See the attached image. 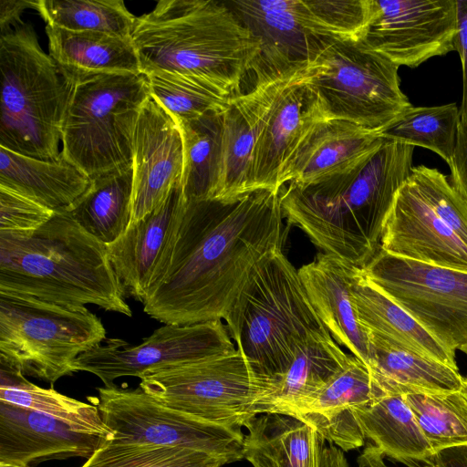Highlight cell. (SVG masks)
<instances>
[{
	"instance_id": "38",
	"label": "cell",
	"mask_w": 467,
	"mask_h": 467,
	"mask_svg": "<svg viewBox=\"0 0 467 467\" xmlns=\"http://www.w3.org/2000/svg\"><path fill=\"white\" fill-rule=\"evenodd\" d=\"M146 75L150 97L176 123L211 112H223L227 107L229 98L222 97L192 78L169 72Z\"/></svg>"
},
{
	"instance_id": "21",
	"label": "cell",
	"mask_w": 467,
	"mask_h": 467,
	"mask_svg": "<svg viewBox=\"0 0 467 467\" xmlns=\"http://www.w3.org/2000/svg\"><path fill=\"white\" fill-rule=\"evenodd\" d=\"M109 443L53 417L0 402V465L30 467L47 460L88 459Z\"/></svg>"
},
{
	"instance_id": "11",
	"label": "cell",
	"mask_w": 467,
	"mask_h": 467,
	"mask_svg": "<svg viewBox=\"0 0 467 467\" xmlns=\"http://www.w3.org/2000/svg\"><path fill=\"white\" fill-rule=\"evenodd\" d=\"M398 70L360 39H339L313 62L308 85L326 120L381 132L412 106Z\"/></svg>"
},
{
	"instance_id": "28",
	"label": "cell",
	"mask_w": 467,
	"mask_h": 467,
	"mask_svg": "<svg viewBox=\"0 0 467 467\" xmlns=\"http://www.w3.org/2000/svg\"><path fill=\"white\" fill-rule=\"evenodd\" d=\"M357 318L364 329L383 336L419 355L457 369L455 352L438 342L400 306L357 268L349 282Z\"/></svg>"
},
{
	"instance_id": "40",
	"label": "cell",
	"mask_w": 467,
	"mask_h": 467,
	"mask_svg": "<svg viewBox=\"0 0 467 467\" xmlns=\"http://www.w3.org/2000/svg\"><path fill=\"white\" fill-rule=\"evenodd\" d=\"M55 211L8 188L0 186V233L32 234L47 223Z\"/></svg>"
},
{
	"instance_id": "32",
	"label": "cell",
	"mask_w": 467,
	"mask_h": 467,
	"mask_svg": "<svg viewBox=\"0 0 467 467\" xmlns=\"http://www.w3.org/2000/svg\"><path fill=\"white\" fill-rule=\"evenodd\" d=\"M132 166L99 175L65 211L88 234L109 245L128 229L132 217Z\"/></svg>"
},
{
	"instance_id": "41",
	"label": "cell",
	"mask_w": 467,
	"mask_h": 467,
	"mask_svg": "<svg viewBox=\"0 0 467 467\" xmlns=\"http://www.w3.org/2000/svg\"><path fill=\"white\" fill-rule=\"evenodd\" d=\"M449 167L451 185L467 202V121L459 122L453 156Z\"/></svg>"
},
{
	"instance_id": "12",
	"label": "cell",
	"mask_w": 467,
	"mask_h": 467,
	"mask_svg": "<svg viewBox=\"0 0 467 467\" xmlns=\"http://www.w3.org/2000/svg\"><path fill=\"white\" fill-rule=\"evenodd\" d=\"M140 388L162 405L211 423L241 429L254 417L264 384L240 348L151 370Z\"/></svg>"
},
{
	"instance_id": "44",
	"label": "cell",
	"mask_w": 467,
	"mask_h": 467,
	"mask_svg": "<svg viewBox=\"0 0 467 467\" xmlns=\"http://www.w3.org/2000/svg\"><path fill=\"white\" fill-rule=\"evenodd\" d=\"M428 467H467V445L448 448L435 453Z\"/></svg>"
},
{
	"instance_id": "10",
	"label": "cell",
	"mask_w": 467,
	"mask_h": 467,
	"mask_svg": "<svg viewBox=\"0 0 467 467\" xmlns=\"http://www.w3.org/2000/svg\"><path fill=\"white\" fill-rule=\"evenodd\" d=\"M380 249L467 272V202L442 172L412 167L386 220Z\"/></svg>"
},
{
	"instance_id": "2",
	"label": "cell",
	"mask_w": 467,
	"mask_h": 467,
	"mask_svg": "<svg viewBox=\"0 0 467 467\" xmlns=\"http://www.w3.org/2000/svg\"><path fill=\"white\" fill-rule=\"evenodd\" d=\"M414 146L384 139L350 170L280 192L283 214L325 254L363 269L378 254L395 197L410 176Z\"/></svg>"
},
{
	"instance_id": "13",
	"label": "cell",
	"mask_w": 467,
	"mask_h": 467,
	"mask_svg": "<svg viewBox=\"0 0 467 467\" xmlns=\"http://www.w3.org/2000/svg\"><path fill=\"white\" fill-rule=\"evenodd\" d=\"M91 398L105 424L113 431V443L188 448L231 463L244 459L241 429L222 426L170 409L140 388L98 389Z\"/></svg>"
},
{
	"instance_id": "42",
	"label": "cell",
	"mask_w": 467,
	"mask_h": 467,
	"mask_svg": "<svg viewBox=\"0 0 467 467\" xmlns=\"http://www.w3.org/2000/svg\"><path fill=\"white\" fill-rule=\"evenodd\" d=\"M456 28L454 40L455 51L458 52L462 70V98L460 106V120L467 121V0H455Z\"/></svg>"
},
{
	"instance_id": "31",
	"label": "cell",
	"mask_w": 467,
	"mask_h": 467,
	"mask_svg": "<svg viewBox=\"0 0 467 467\" xmlns=\"http://www.w3.org/2000/svg\"><path fill=\"white\" fill-rule=\"evenodd\" d=\"M48 54L72 73H142L131 38L46 26Z\"/></svg>"
},
{
	"instance_id": "3",
	"label": "cell",
	"mask_w": 467,
	"mask_h": 467,
	"mask_svg": "<svg viewBox=\"0 0 467 467\" xmlns=\"http://www.w3.org/2000/svg\"><path fill=\"white\" fill-rule=\"evenodd\" d=\"M131 41L142 73L192 78L227 99L240 93L261 51L225 2L215 0L159 1L136 17Z\"/></svg>"
},
{
	"instance_id": "39",
	"label": "cell",
	"mask_w": 467,
	"mask_h": 467,
	"mask_svg": "<svg viewBox=\"0 0 467 467\" xmlns=\"http://www.w3.org/2000/svg\"><path fill=\"white\" fill-rule=\"evenodd\" d=\"M225 461L181 447L109 443L81 467H223Z\"/></svg>"
},
{
	"instance_id": "34",
	"label": "cell",
	"mask_w": 467,
	"mask_h": 467,
	"mask_svg": "<svg viewBox=\"0 0 467 467\" xmlns=\"http://www.w3.org/2000/svg\"><path fill=\"white\" fill-rule=\"evenodd\" d=\"M183 144L184 200L213 198L221 165L222 112L177 123Z\"/></svg>"
},
{
	"instance_id": "5",
	"label": "cell",
	"mask_w": 467,
	"mask_h": 467,
	"mask_svg": "<svg viewBox=\"0 0 467 467\" xmlns=\"http://www.w3.org/2000/svg\"><path fill=\"white\" fill-rule=\"evenodd\" d=\"M224 320L235 347L263 381L262 394L285 372L299 343L327 332L283 251L258 265Z\"/></svg>"
},
{
	"instance_id": "9",
	"label": "cell",
	"mask_w": 467,
	"mask_h": 467,
	"mask_svg": "<svg viewBox=\"0 0 467 467\" xmlns=\"http://www.w3.org/2000/svg\"><path fill=\"white\" fill-rule=\"evenodd\" d=\"M106 339L86 306H67L0 291V359L53 385L76 372L75 361Z\"/></svg>"
},
{
	"instance_id": "20",
	"label": "cell",
	"mask_w": 467,
	"mask_h": 467,
	"mask_svg": "<svg viewBox=\"0 0 467 467\" xmlns=\"http://www.w3.org/2000/svg\"><path fill=\"white\" fill-rule=\"evenodd\" d=\"M181 182L167 199L107 245L110 264L125 292L143 302L175 235L184 206Z\"/></svg>"
},
{
	"instance_id": "23",
	"label": "cell",
	"mask_w": 467,
	"mask_h": 467,
	"mask_svg": "<svg viewBox=\"0 0 467 467\" xmlns=\"http://www.w3.org/2000/svg\"><path fill=\"white\" fill-rule=\"evenodd\" d=\"M386 396L373 382L366 365L355 356L322 389L290 409L326 439L348 451L364 444L355 411Z\"/></svg>"
},
{
	"instance_id": "19",
	"label": "cell",
	"mask_w": 467,
	"mask_h": 467,
	"mask_svg": "<svg viewBox=\"0 0 467 467\" xmlns=\"http://www.w3.org/2000/svg\"><path fill=\"white\" fill-rule=\"evenodd\" d=\"M132 168L134 223L167 199L171 189L181 182L183 171L180 128L151 97L141 108L137 120Z\"/></svg>"
},
{
	"instance_id": "7",
	"label": "cell",
	"mask_w": 467,
	"mask_h": 467,
	"mask_svg": "<svg viewBox=\"0 0 467 467\" xmlns=\"http://www.w3.org/2000/svg\"><path fill=\"white\" fill-rule=\"evenodd\" d=\"M67 71V70H65ZM61 154L91 180L132 166L133 136L150 97L144 73H72Z\"/></svg>"
},
{
	"instance_id": "37",
	"label": "cell",
	"mask_w": 467,
	"mask_h": 467,
	"mask_svg": "<svg viewBox=\"0 0 467 467\" xmlns=\"http://www.w3.org/2000/svg\"><path fill=\"white\" fill-rule=\"evenodd\" d=\"M402 396L434 454L467 445V399L461 390Z\"/></svg>"
},
{
	"instance_id": "25",
	"label": "cell",
	"mask_w": 467,
	"mask_h": 467,
	"mask_svg": "<svg viewBox=\"0 0 467 467\" xmlns=\"http://www.w3.org/2000/svg\"><path fill=\"white\" fill-rule=\"evenodd\" d=\"M383 140L380 132L345 120H325L300 149L290 167L287 183L307 185L345 172Z\"/></svg>"
},
{
	"instance_id": "4",
	"label": "cell",
	"mask_w": 467,
	"mask_h": 467,
	"mask_svg": "<svg viewBox=\"0 0 467 467\" xmlns=\"http://www.w3.org/2000/svg\"><path fill=\"white\" fill-rule=\"evenodd\" d=\"M0 291L132 316L107 245L65 212L32 234L0 233Z\"/></svg>"
},
{
	"instance_id": "18",
	"label": "cell",
	"mask_w": 467,
	"mask_h": 467,
	"mask_svg": "<svg viewBox=\"0 0 467 467\" xmlns=\"http://www.w3.org/2000/svg\"><path fill=\"white\" fill-rule=\"evenodd\" d=\"M306 65L254 71L253 88L228 99L222 112L220 175L213 198L231 200L248 193L250 163L260 132L279 94Z\"/></svg>"
},
{
	"instance_id": "45",
	"label": "cell",
	"mask_w": 467,
	"mask_h": 467,
	"mask_svg": "<svg viewBox=\"0 0 467 467\" xmlns=\"http://www.w3.org/2000/svg\"><path fill=\"white\" fill-rule=\"evenodd\" d=\"M384 454L374 444H368L358 457V467H389L384 462Z\"/></svg>"
},
{
	"instance_id": "15",
	"label": "cell",
	"mask_w": 467,
	"mask_h": 467,
	"mask_svg": "<svg viewBox=\"0 0 467 467\" xmlns=\"http://www.w3.org/2000/svg\"><path fill=\"white\" fill-rule=\"evenodd\" d=\"M236 350L222 320L192 325L166 324L139 345L109 338L81 354L75 370L97 376L104 387L121 377L140 378L146 372L229 354Z\"/></svg>"
},
{
	"instance_id": "1",
	"label": "cell",
	"mask_w": 467,
	"mask_h": 467,
	"mask_svg": "<svg viewBox=\"0 0 467 467\" xmlns=\"http://www.w3.org/2000/svg\"><path fill=\"white\" fill-rule=\"evenodd\" d=\"M285 221L272 191L185 200L143 311L165 325L225 319L258 265L283 251Z\"/></svg>"
},
{
	"instance_id": "43",
	"label": "cell",
	"mask_w": 467,
	"mask_h": 467,
	"mask_svg": "<svg viewBox=\"0 0 467 467\" xmlns=\"http://www.w3.org/2000/svg\"><path fill=\"white\" fill-rule=\"evenodd\" d=\"M27 8L34 9L33 0H0L1 35L23 24L21 16Z\"/></svg>"
},
{
	"instance_id": "27",
	"label": "cell",
	"mask_w": 467,
	"mask_h": 467,
	"mask_svg": "<svg viewBox=\"0 0 467 467\" xmlns=\"http://www.w3.org/2000/svg\"><path fill=\"white\" fill-rule=\"evenodd\" d=\"M366 331L369 344L366 367L374 384L385 395L462 389L463 378L457 369L419 355L377 333Z\"/></svg>"
},
{
	"instance_id": "16",
	"label": "cell",
	"mask_w": 467,
	"mask_h": 467,
	"mask_svg": "<svg viewBox=\"0 0 467 467\" xmlns=\"http://www.w3.org/2000/svg\"><path fill=\"white\" fill-rule=\"evenodd\" d=\"M455 0H370L360 40L400 66L417 67L455 51Z\"/></svg>"
},
{
	"instance_id": "24",
	"label": "cell",
	"mask_w": 467,
	"mask_h": 467,
	"mask_svg": "<svg viewBox=\"0 0 467 467\" xmlns=\"http://www.w3.org/2000/svg\"><path fill=\"white\" fill-rule=\"evenodd\" d=\"M357 268L336 256L319 253L298 273L321 323L339 346L367 366L368 337L357 318L349 294V282Z\"/></svg>"
},
{
	"instance_id": "6",
	"label": "cell",
	"mask_w": 467,
	"mask_h": 467,
	"mask_svg": "<svg viewBox=\"0 0 467 467\" xmlns=\"http://www.w3.org/2000/svg\"><path fill=\"white\" fill-rule=\"evenodd\" d=\"M0 147L57 159L72 79L43 51L31 24L0 35Z\"/></svg>"
},
{
	"instance_id": "8",
	"label": "cell",
	"mask_w": 467,
	"mask_h": 467,
	"mask_svg": "<svg viewBox=\"0 0 467 467\" xmlns=\"http://www.w3.org/2000/svg\"><path fill=\"white\" fill-rule=\"evenodd\" d=\"M227 6L260 42L254 71L313 63L333 42L360 39L370 0H234Z\"/></svg>"
},
{
	"instance_id": "14",
	"label": "cell",
	"mask_w": 467,
	"mask_h": 467,
	"mask_svg": "<svg viewBox=\"0 0 467 467\" xmlns=\"http://www.w3.org/2000/svg\"><path fill=\"white\" fill-rule=\"evenodd\" d=\"M362 271L443 347L467 355V272L381 249Z\"/></svg>"
},
{
	"instance_id": "36",
	"label": "cell",
	"mask_w": 467,
	"mask_h": 467,
	"mask_svg": "<svg viewBox=\"0 0 467 467\" xmlns=\"http://www.w3.org/2000/svg\"><path fill=\"white\" fill-rule=\"evenodd\" d=\"M460 110L455 103L408 109L380 132L384 139L422 147L450 165L456 143Z\"/></svg>"
},
{
	"instance_id": "46",
	"label": "cell",
	"mask_w": 467,
	"mask_h": 467,
	"mask_svg": "<svg viewBox=\"0 0 467 467\" xmlns=\"http://www.w3.org/2000/svg\"><path fill=\"white\" fill-rule=\"evenodd\" d=\"M461 391L463 393V395L467 399V378L462 379V387Z\"/></svg>"
},
{
	"instance_id": "47",
	"label": "cell",
	"mask_w": 467,
	"mask_h": 467,
	"mask_svg": "<svg viewBox=\"0 0 467 467\" xmlns=\"http://www.w3.org/2000/svg\"><path fill=\"white\" fill-rule=\"evenodd\" d=\"M0 467H6V466H5V465H0Z\"/></svg>"
},
{
	"instance_id": "29",
	"label": "cell",
	"mask_w": 467,
	"mask_h": 467,
	"mask_svg": "<svg viewBox=\"0 0 467 467\" xmlns=\"http://www.w3.org/2000/svg\"><path fill=\"white\" fill-rule=\"evenodd\" d=\"M90 183L91 179L61 152L56 160L43 161L0 147V186L55 212L65 211Z\"/></svg>"
},
{
	"instance_id": "17",
	"label": "cell",
	"mask_w": 467,
	"mask_h": 467,
	"mask_svg": "<svg viewBox=\"0 0 467 467\" xmlns=\"http://www.w3.org/2000/svg\"><path fill=\"white\" fill-rule=\"evenodd\" d=\"M313 63L305 66L275 99L255 143L247 192H280L300 149L325 118L308 85Z\"/></svg>"
},
{
	"instance_id": "22",
	"label": "cell",
	"mask_w": 467,
	"mask_h": 467,
	"mask_svg": "<svg viewBox=\"0 0 467 467\" xmlns=\"http://www.w3.org/2000/svg\"><path fill=\"white\" fill-rule=\"evenodd\" d=\"M245 428L244 459L253 467H348L344 451L294 415L260 413Z\"/></svg>"
},
{
	"instance_id": "35",
	"label": "cell",
	"mask_w": 467,
	"mask_h": 467,
	"mask_svg": "<svg viewBox=\"0 0 467 467\" xmlns=\"http://www.w3.org/2000/svg\"><path fill=\"white\" fill-rule=\"evenodd\" d=\"M47 25L74 32L131 38L136 17L121 0H34Z\"/></svg>"
},
{
	"instance_id": "26",
	"label": "cell",
	"mask_w": 467,
	"mask_h": 467,
	"mask_svg": "<svg viewBox=\"0 0 467 467\" xmlns=\"http://www.w3.org/2000/svg\"><path fill=\"white\" fill-rule=\"evenodd\" d=\"M330 333L309 336L298 344L285 372L260 396L255 414L286 413L322 389L350 360Z\"/></svg>"
},
{
	"instance_id": "33",
	"label": "cell",
	"mask_w": 467,
	"mask_h": 467,
	"mask_svg": "<svg viewBox=\"0 0 467 467\" xmlns=\"http://www.w3.org/2000/svg\"><path fill=\"white\" fill-rule=\"evenodd\" d=\"M0 402L40 412L77 431L113 441L114 433L96 405L63 395L53 388H41L27 380L19 368L1 359Z\"/></svg>"
},
{
	"instance_id": "30",
	"label": "cell",
	"mask_w": 467,
	"mask_h": 467,
	"mask_svg": "<svg viewBox=\"0 0 467 467\" xmlns=\"http://www.w3.org/2000/svg\"><path fill=\"white\" fill-rule=\"evenodd\" d=\"M365 438L408 467H428L434 455L402 395H386L355 411Z\"/></svg>"
}]
</instances>
